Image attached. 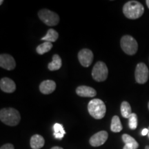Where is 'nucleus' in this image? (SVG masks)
I'll use <instances>...</instances> for the list:
<instances>
[{"mask_svg": "<svg viewBox=\"0 0 149 149\" xmlns=\"http://www.w3.org/2000/svg\"><path fill=\"white\" fill-rule=\"evenodd\" d=\"M122 125L121 123L120 117L117 115L113 117L111 120V131L114 133H119L122 130Z\"/></svg>", "mask_w": 149, "mask_h": 149, "instance_id": "obj_17", "label": "nucleus"}, {"mask_svg": "<svg viewBox=\"0 0 149 149\" xmlns=\"http://www.w3.org/2000/svg\"><path fill=\"white\" fill-rule=\"evenodd\" d=\"M0 66L8 70H13L16 66V62L13 57L8 54H1Z\"/></svg>", "mask_w": 149, "mask_h": 149, "instance_id": "obj_10", "label": "nucleus"}, {"mask_svg": "<svg viewBox=\"0 0 149 149\" xmlns=\"http://www.w3.org/2000/svg\"><path fill=\"white\" fill-rule=\"evenodd\" d=\"M148 109H149V102H148Z\"/></svg>", "mask_w": 149, "mask_h": 149, "instance_id": "obj_31", "label": "nucleus"}, {"mask_svg": "<svg viewBox=\"0 0 149 149\" xmlns=\"http://www.w3.org/2000/svg\"><path fill=\"white\" fill-rule=\"evenodd\" d=\"M89 114L96 120H101L105 116L107 107L105 104L100 99H93L88 104Z\"/></svg>", "mask_w": 149, "mask_h": 149, "instance_id": "obj_3", "label": "nucleus"}, {"mask_svg": "<svg viewBox=\"0 0 149 149\" xmlns=\"http://www.w3.org/2000/svg\"><path fill=\"white\" fill-rule=\"evenodd\" d=\"M0 2H1V3H0V4H2V2H3V1H0Z\"/></svg>", "mask_w": 149, "mask_h": 149, "instance_id": "obj_30", "label": "nucleus"}, {"mask_svg": "<svg viewBox=\"0 0 149 149\" xmlns=\"http://www.w3.org/2000/svg\"><path fill=\"white\" fill-rule=\"evenodd\" d=\"M38 16L46 25L49 26H55L59 22L58 15L48 9H42L39 11Z\"/></svg>", "mask_w": 149, "mask_h": 149, "instance_id": "obj_5", "label": "nucleus"}, {"mask_svg": "<svg viewBox=\"0 0 149 149\" xmlns=\"http://www.w3.org/2000/svg\"><path fill=\"white\" fill-rule=\"evenodd\" d=\"M51 149H64V148H61V147H59V146H54Z\"/></svg>", "mask_w": 149, "mask_h": 149, "instance_id": "obj_25", "label": "nucleus"}, {"mask_svg": "<svg viewBox=\"0 0 149 149\" xmlns=\"http://www.w3.org/2000/svg\"><path fill=\"white\" fill-rule=\"evenodd\" d=\"M108 137H109V135H108L107 132L105 130H102V131L94 134L90 138L89 142L92 146H100L107 141Z\"/></svg>", "mask_w": 149, "mask_h": 149, "instance_id": "obj_9", "label": "nucleus"}, {"mask_svg": "<svg viewBox=\"0 0 149 149\" xmlns=\"http://www.w3.org/2000/svg\"><path fill=\"white\" fill-rule=\"evenodd\" d=\"M123 149H132V148H130V147H128V146H126V145H125V146H124V148H123Z\"/></svg>", "mask_w": 149, "mask_h": 149, "instance_id": "obj_26", "label": "nucleus"}, {"mask_svg": "<svg viewBox=\"0 0 149 149\" xmlns=\"http://www.w3.org/2000/svg\"><path fill=\"white\" fill-rule=\"evenodd\" d=\"M78 59L81 66H90L93 61V53L88 48H84L78 53Z\"/></svg>", "mask_w": 149, "mask_h": 149, "instance_id": "obj_8", "label": "nucleus"}, {"mask_svg": "<svg viewBox=\"0 0 149 149\" xmlns=\"http://www.w3.org/2000/svg\"><path fill=\"white\" fill-rule=\"evenodd\" d=\"M58 37H59L58 33H57L55 30L51 29L48 31L47 34H46L44 37H42V40L52 43V42H56L57 39H58Z\"/></svg>", "mask_w": 149, "mask_h": 149, "instance_id": "obj_19", "label": "nucleus"}, {"mask_svg": "<svg viewBox=\"0 0 149 149\" xmlns=\"http://www.w3.org/2000/svg\"><path fill=\"white\" fill-rule=\"evenodd\" d=\"M146 3L147 6H148V8H149V0H147V1H146Z\"/></svg>", "mask_w": 149, "mask_h": 149, "instance_id": "obj_27", "label": "nucleus"}, {"mask_svg": "<svg viewBox=\"0 0 149 149\" xmlns=\"http://www.w3.org/2000/svg\"><path fill=\"white\" fill-rule=\"evenodd\" d=\"M135 80L138 84H145L148 81L149 77V71L148 67L144 63H139L136 66L135 72Z\"/></svg>", "mask_w": 149, "mask_h": 149, "instance_id": "obj_7", "label": "nucleus"}, {"mask_svg": "<svg viewBox=\"0 0 149 149\" xmlns=\"http://www.w3.org/2000/svg\"><path fill=\"white\" fill-rule=\"evenodd\" d=\"M76 93L82 97H93L97 95L96 91L92 87L87 86H79L76 88Z\"/></svg>", "mask_w": 149, "mask_h": 149, "instance_id": "obj_12", "label": "nucleus"}, {"mask_svg": "<svg viewBox=\"0 0 149 149\" xmlns=\"http://www.w3.org/2000/svg\"><path fill=\"white\" fill-rule=\"evenodd\" d=\"M52 48H53V44L52 43L44 42L42 44L37 46L36 48V51L39 55H44V54L51 51Z\"/></svg>", "mask_w": 149, "mask_h": 149, "instance_id": "obj_20", "label": "nucleus"}, {"mask_svg": "<svg viewBox=\"0 0 149 149\" xmlns=\"http://www.w3.org/2000/svg\"><path fill=\"white\" fill-rule=\"evenodd\" d=\"M120 45L123 51L129 55H135L138 49L137 41L130 35L123 36L121 39Z\"/></svg>", "mask_w": 149, "mask_h": 149, "instance_id": "obj_4", "label": "nucleus"}, {"mask_svg": "<svg viewBox=\"0 0 149 149\" xmlns=\"http://www.w3.org/2000/svg\"><path fill=\"white\" fill-rule=\"evenodd\" d=\"M128 125L131 130H135L137 127V116L135 113H132L128 118Z\"/></svg>", "mask_w": 149, "mask_h": 149, "instance_id": "obj_22", "label": "nucleus"}, {"mask_svg": "<svg viewBox=\"0 0 149 149\" xmlns=\"http://www.w3.org/2000/svg\"><path fill=\"white\" fill-rule=\"evenodd\" d=\"M145 149H149V146H146V148H145Z\"/></svg>", "mask_w": 149, "mask_h": 149, "instance_id": "obj_28", "label": "nucleus"}, {"mask_svg": "<svg viewBox=\"0 0 149 149\" xmlns=\"http://www.w3.org/2000/svg\"><path fill=\"white\" fill-rule=\"evenodd\" d=\"M123 13L127 18L136 19L142 16L144 13V8L139 1H130L124 4L123 7Z\"/></svg>", "mask_w": 149, "mask_h": 149, "instance_id": "obj_1", "label": "nucleus"}, {"mask_svg": "<svg viewBox=\"0 0 149 149\" xmlns=\"http://www.w3.org/2000/svg\"><path fill=\"white\" fill-rule=\"evenodd\" d=\"M109 70L103 61H98L93 68L92 77L97 81H104L107 79Z\"/></svg>", "mask_w": 149, "mask_h": 149, "instance_id": "obj_6", "label": "nucleus"}, {"mask_svg": "<svg viewBox=\"0 0 149 149\" xmlns=\"http://www.w3.org/2000/svg\"><path fill=\"white\" fill-rule=\"evenodd\" d=\"M121 113L123 117L124 118L128 119L130 116V115L132 114V111H131V107L129 103L127 102L124 101L123 102L122 104H121Z\"/></svg>", "mask_w": 149, "mask_h": 149, "instance_id": "obj_21", "label": "nucleus"}, {"mask_svg": "<svg viewBox=\"0 0 149 149\" xmlns=\"http://www.w3.org/2000/svg\"><path fill=\"white\" fill-rule=\"evenodd\" d=\"M0 120L6 125L15 126L21 120V116L17 110L13 108H4L0 111Z\"/></svg>", "mask_w": 149, "mask_h": 149, "instance_id": "obj_2", "label": "nucleus"}, {"mask_svg": "<svg viewBox=\"0 0 149 149\" xmlns=\"http://www.w3.org/2000/svg\"><path fill=\"white\" fill-rule=\"evenodd\" d=\"M0 149H15L14 146L11 144H6L3 145Z\"/></svg>", "mask_w": 149, "mask_h": 149, "instance_id": "obj_23", "label": "nucleus"}, {"mask_svg": "<svg viewBox=\"0 0 149 149\" xmlns=\"http://www.w3.org/2000/svg\"><path fill=\"white\" fill-rule=\"evenodd\" d=\"M122 140L124 142L126 146L130 147L132 149H137L139 147V144L137 141L133 138V137L128 135V134H124L122 135Z\"/></svg>", "mask_w": 149, "mask_h": 149, "instance_id": "obj_16", "label": "nucleus"}, {"mask_svg": "<svg viewBox=\"0 0 149 149\" xmlns=\"http://www.w3.org/2000/svg\"><path fill=\"white\" fill-rule=\"evenodd\" d=\"M148 128H144V129L142 130V131H141V135H142L143 136L148 135Z\"/></svg>", "mask_w": 149, "mask_h": 149, "instance_id": "obj_24", "label": "nucleus"}, {"mask_svg": "<svg viewBox=\"0 0 149 149\" xmlns=\"http://www.w3.org/2000/svg\"><path fill=\"white\" fill-rule=\"evenodd\" d=\"M0 88L1 90L4 93H12L16 89V84L12 80L8 77H3L0 81Z\"/></svg>", "mask_w": 149, "mask_h": 149, "instance_id": "obj_11", "label": "nucleus"}, {"mask_svg": "<svg viewBox=\"0 0 149 149\" xmlns=\"http://www.w3.org/2000/svg\"><path fill=\"white\" fill-rule=\"evenodd\" d=\"M53 130V135L56 139H61L64 137L65 134H66L64 126L61 125V124H58V123H56V124H54Z\"/></svg>", "mask_w": 149, "mask_h": 149, "instance_id": "obj_18", "label": "nucleus"}, {"mask_svg": "<svg viewBox=\"0 0 149 149\" xmlns=\"http://www.w3.org/2000/svg\"><path fill=\"white\" fill-rule=\"evenodd\" d=\"M61 65H62V61L60 56L57 54H55L53 56V60L48 64V68L51 71H54V70H59L61 67Z\"/></svg>", "mask_w": 149, "mask_h": 149, "instance_id": "obj_15", "label": "nucleus"}, {"mask_svg": "<svg viewBox=\"0 0 149 149\" xmlns=\"http://www.w3.org/2000/svg\"><path fill=\"white\" fill-rule=\"evenodd\" d=\"M148 138H149V127L148 128Z\"/></svg>", "mask_w": 149, "mask_h": 149, "instance_id": "obj_29", "label": "nucleus"}, {"mask_svg": "<svg viewBox=\"0 0 149 149\" xmlns=\"http://www.w3.org/2000/svg\"><path fill=\"white\" fill-rule=\"evenodd\" d=\"M44 144H45V140L44 137L42 135H37V134L33 135L30 141L31 147L33 149L42 148L44 146Z\"/></svg>", "mask_w": 149, "mask_h": 149, "instance_id": "obj_14", "label": "nucleus"}, {"mask_svg": "<svg viewBox=\"0 0 149 149\" xmlns=\"http://www.w3.org/2000/svg\"><path fill=\"white\" fill-rule=\"evenodd\" d=\"M56 83L53 80H45L40 85V92L44 95L51 94L55 90Z\"/></svg>", "mask_w": 149, "mask_h": 149, "instance_id": "obj_13", "label": "nucleus"}]
</instances>
